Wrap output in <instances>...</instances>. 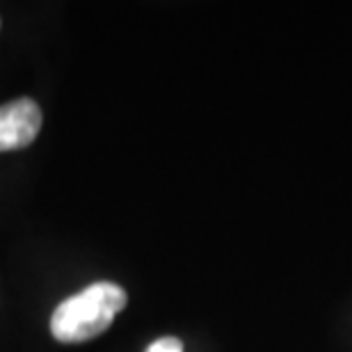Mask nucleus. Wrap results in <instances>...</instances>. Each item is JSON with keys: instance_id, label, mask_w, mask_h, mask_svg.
Wrapping results in <instances>:
<instances>
[{"instance_id": "1", "label": "nucleus", "mask_w": 352, "mask_h": 352, "mask_svg": "<svg viewBox=\"0 0 352 352\" xmlns=\"http://www.w3.org/2000/svg\"><path fill=\"white\" fill-rule=\"evenodd\" d=\"M126 305L129 295L122 286L112 281H96L55 307L51 334L62 343L89 341L103 334Z\"/></svg>"}, {"instance_id": "3", "label": "nucleus", "mask_w": 352, "mask_h": 352, "mask_svg": "<svg viewBox=\"0 0 352 352\" xmlns=\"http://www.w3.org/2000/svg\"><path fill=\"white\" fill-rule=\"evenodd\" d=\"M144 352H183V343L176 336H163L153 341Z\"/></svg>"}, {"instance_id": "2", "label": "nucleus", "mask_w": 352, "mask_h": 352, "mask_svg": "<svg viewBox=\"0 0 352 352\" xmlns=\"http://www.w3.org/2000/svg\"><path fill=\"white\" fill-rule=\"evenodd\" d=\"M41 129V110L32 98H14L0 105V153L32 144Z\"/></svg>"}]
</instances>
